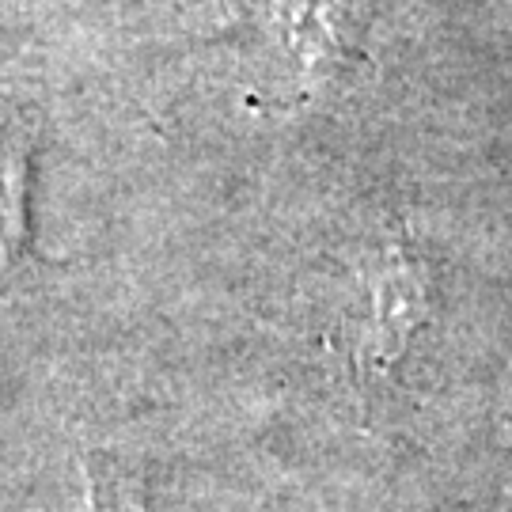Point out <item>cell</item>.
<instances>
[{
  "mask_svg": "<svg viewBox=\"0 0 512 512\" xmlns=\"http://www.w3.org/2000/svg\"><path fill=\"white\" fill-rule=\"evenodd\" d=\"M368 293H372V308L361 327L357 361L365 376H380L395 361H403L414 334L429 319V281L406 236L395 239V247L380 258Z\"/></svg>",
  "mask_w": 512,
  "mask_h": 512,
  "instance_id": "6da1fadb",
  "label": "cell"
},
{
  "mask_svg": "<svg viewBox=\"0 0 512 512\" xmlns=\"http://www.w3.org/2000/svg\"><path fill=\"white\" fill-rule=\"evenodd\" d=\"M27 141L0 145V285L16 281L31 255V228H27Z\"/></svg>",
  "mask_w": 512,
  "mask_h": 512,
  "instance_id": "7a4b0ae2",
  "label": "cell"
},
{
  "mask_svg": "<svg viewBox=\"0 0 512 512\" xmlns=\"http://www.w3.org/2000/svg\"><path fill=\"white\" fill-rule=\"evenodd\" d=\"M92 497H88V512H148L145 501H141V490L137 482L126 478L110 459H99L92 463Z\"/></svg>",
  "mask_w": 512,
  "mask_h": 512,
  "instance_id": "3957f363",
  "label": "cell"
}]
</instances>
